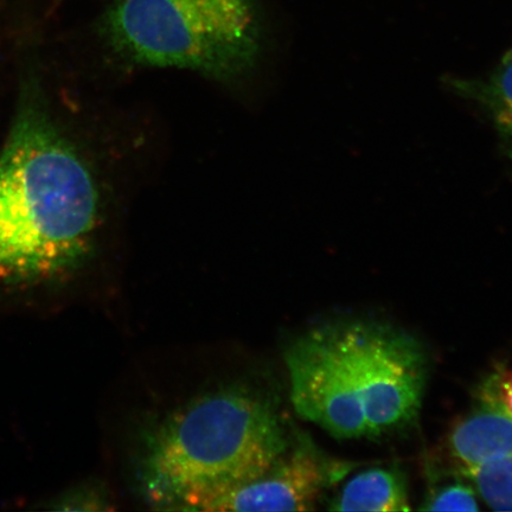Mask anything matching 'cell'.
<instances>
[{
    "mask_svg": "<svg viewBox=\"0 0 512 512\" xmlns=\"http://www.w3.org/2000/svg\"><path fill=\"white\" fill-rule=\"evenodd\" d=\"M483 405L494 407L512 418V371H502L486 384Z\"/></svg>",
    "mask_w": 512,
    "mask_h": 512,
    "instance_id": "obj_12",
    "label": "cell"
},
{
    "mask_svg": "<svg viewBox=\"0 0 512 512\" xmlns=\"http://www.w3.org/2000/svg\"><path fill=\"white\" fill-rule=\"evenodd\" d=\"M99 192L88 166L55 134L25 125L0 152V283H40L91 252Z\"/></svg>",
    "mask_w": 512,
    "mask_h": 512,
    "instance_id": "obj_2",
    "label": "cell"
},
{
    "mask_svg": "<svg viewBox=\"0 0 512 512\" xmlns=\"http://www.w3.org/2000/svg\"><path fill=\"white\" fill-rule=\"evenodd\" d=\"M105 29L131 66L187 69L220 81L249 72L261 49L252 0H118Z\"/></svg>",
    "mask_w": 512,
    "mask_h": 512,
    "instance_id": "obj_3",
    "label": "cell"
},
{
    "mask_svg": "<svg viewBox=\"0 0 512 512\" xmlns=\"http://www.w3.org/2000/svg\"><path fill=\"white\" fill-rule=\"evenodd\" d=\"M291 401L300 418L338 439L368 434L343 324L319 326L294 341L285 352Z\"/></svg>",
    "mask_w": 512,
    "mask_h": 512,
    "instance_id": "obj_5",
    "label": "cell"
},
{
    "mask_svg": "<svg viewBox=\"0 0 512 512\" xmlns=\"http://www.w3.org/2000/svg\"><path fill=\"white\" fill-rule=\"evenodd\" d=\"M335 511H408L405 476L396 469L361 472L344 486L330 507Z\"/></svg>",
    "mask_w": 512,
    "mask_h": 512,
    "instance_id": "obj_8",
    "label": "cell"
},
{
    "mask_svg": "<svg viewBox=\"0 0 512 512\" xmlns=\"http://www.w3.org/2000/svg\"><path fill=\"white\" fill-rule=\"evenodd\" d=\"M450 448L462 467L512 456V418L483 405L453 428Z\"/></svg>",
    "mask_w": 512,
    "mask_h": 512,
    "instance_id": "obj_7",
    "label": "cell"
},
{
    "mask_svg": "<svg viewBox=\"0 0 512 512\" xmlns=\"http://www.w3.org/2000/svg\"><path fill=\"white\" fill-rule=\"evenodd\" d=\"M450 85L458 94L476 101L490 115L505 155L512 159V49L488 78L454 79Z\"/></svg>",
    "mask_w": 512,
    "mask_h": 512,
    "instance_id": "obj_9",
    "label": "cell"
},
{
    "mask_svg": "<svg viewBox=\"0 0 512 512\" xmlns=\"http://www.w3.org/2000/svg\"><path fill=\"white\" fill-rule=\"evenodd\" d=\"M98 492V490L91 488L78 489L64 496L59 503L64 505L62 509L88 510V504L91 510H104L107 501L105 496L98 494Z\"/></svg>",
    "mask_w": 512,
    "mask_h": 512,
    "instance_id": "obj_13",
    "label": "cell"
},
{
    "mask_svg": "<svg viewBox=\"0 0 512 512\" xmlns=\"http://www.w3.org/2000/svg\"><path fill=\"white\" fill-rule=\"evenodd\" d=\"M460 472L475 484L479 496L490 509L512 511V456L464 466Z\"/></svg>",
    "mask_w": 512,
    "mask_h": 512,
    "instance_id": "obj_10",
    "label": "cell"
},
{
    "mask_svg": "<svg viewBox=\"0 0 512 512\" xmlns=\"http://www.w3.org/2000/svg\"><path fill=\"white\" fill-rule=\"evenodd\" d=\"M291 441L267 396L239 386L217 389L175 409L146 432L140 489L153 509L206 511L264 473Z\"/></svg>",
    "mask_w": 512,
    "mask_h": 512,
    "instance_id": "obj_1",
    "label": "cell"
},
{
    "mask_svg": "<svg viewBox=\"0 0 512 512\" xmlns=\"http://www.w3.org/2000/svg\"><path fill=\"white\" fill-rule=\"evenodd\" d=\"M428 511H479L476 492L463 484L448 485L437 492L421 508Z\"/></svg>",
    "mask_w": 512,
    "mask_h": 512,
    "instance_id": "obj_11",
    "label": "cell"
},
{
    "mask_svg": "<svg viewBox=\"0 0 512 512\" xmlns=\"http://www.w3.org/2000/svg\"><path fill=\"white\" fill-rule=\"evenodd\" d=\"M345 467L300 438L291 441L259 477L216 499L206 511L313 510L323 490L343 476Z\"/></svg>",
    "mask_w": 512,
    "mask_h": 512,
    "instance_id": "obj_6",
    "label": "cell"
},
{
    "mask_svg": "<svg viewBox=\"0 0 512 512\" xmlns=\"http://www.w3.org/2000/svg\"><path fill=\"white\" fill-rule=\"evenodd\" d=\"M343 328L368 437L405 427L418 414L424 393V350L415 339L387 325L358 322Z\"/></svg>",
    "mask_w": 512,
    "mask_h": 512,
    "instance_id": "obj_4",
    "label": "cell"
}]
</instances>
